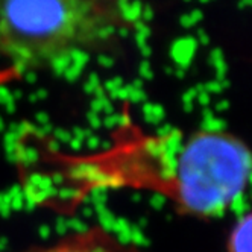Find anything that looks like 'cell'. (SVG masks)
Here are the masks:
<instances>
[{"label":"cell","mask_w":252,"mask_h":252,"mask_svg":"<svg viewBox=\"0 0 252 252\" xmlns=\"http://www.w3.org/2000/svg\"><path fill=\"white\" fill-rule=\"evenodd\" d=\"M76 176L92 187H132L167 197L196 219L219 218L245 193L251 154L229 132L148 135L125 132L105 152L76 161Z\"/></svg>","instance_id":"6da1fadb"},{"label":"cell","mask_w":252,"mask_h":252,"mask_svg":"<svg viewBox=\"0 0 252 252\" xmlns=\"http://www.w3.org/2000/svg\"><path fill=\"white\" fill-rule=\"evenodd\" d=\"M116 0H0V57L22 71L110 44L131 26Z\"/></svg>","instance_id":"7a4b0ae2"},{"label":"cell","mask_w":252,"mask_h":252,"mask_svg":"<svg viewBox=\"0 0 252 252\" xmlns=\"http://www.w3.org/2000/svg\"><path fill=\"white\" fill-rule=\"evenodd\" d=\"M32 252H140L135 246L123 243L113 234L93 226L68 236L55 245Z\"/></svg>","instance_id":"3957f363"},{"label":"cell","mask_w":252,"mask_h":252,"mask_svg":"<svg viewBox=\"0 0 252 252\" xmlns=\"http://www.w3.org/2000/svg\"><path fill=\"white\" fill-rule=\"evenodd\" d=\"M252 245V216L246 213L234 223L226 242L228 252H251Z\"/></svg>","instance_id":"277c9868"}]
</instances>
